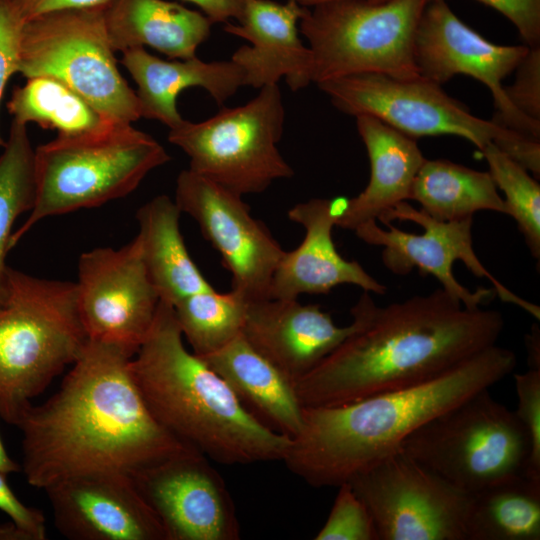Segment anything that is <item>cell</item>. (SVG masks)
I'll return each instance as SVG.
<instances>
[{"mask_svg": "<svg viewBox=\"0 0 540 540\" xmlns=\"http://www.w3.org/2000/svg\"><path fill=\"white\" fill-rule=\"evenodd\" d=\"M355 118L369 158L370 178L361 193L347 199L337 222L338 227L351 231L409 200L413 181L426 159L414 138L372 115Z\"/></svg>", "mask_w": 540, "mask_h": 540, "instance_id": "603a6c76", "label": "cell"}, {"mask_svg": "<svg viewBox=\"0 0 540 540\" xmlns=\"http://www.w3.org/2000/svg\"><path fill=\"white\" fill-rule=\"evenodd\" d=\"M506 17L525 45L540 46V0H477Z\"/></svg>", "mask_w": 540, "mask_h": 540, "instance_id": "8d00e7d4", "label": "cell"}, {"mask_svg": "<svg viewBox=\"0 0 540 540\" xmlns=\"http://www.w3.org/2000/svg\"><path fill=\"white\" fill-rule=\"evenodd\" d=\"M347 198H313L288 210V218L305 229L301 244L285 251L274 272L270 299H297L301 294H328L341 284L384 295L387 288L357 261L343 258L332 239V229L343 214Z\"/></svg>", "mask_w": 540, "mask_h": 540, "instance_id": "d6986e66", "label": "cell"}, {"mask_svg": "<svg viewBox=\"0 0 540 540\" xmlns=\"http://www.w3.org/2000/svg\"><path fill=\"white\" fill-rule=\"evenodd\" d=\"M209 460L190 448L129 475L166 540L240 539L232 495Z\"/></svg>", "mask_w": 540, "mask_h": 540, "instance_id": "e0dca14e", "label": "cell"}, {"mask_svg": "<svg viewBox=\"0 0 540 540\" xmlns=\"http://www.w3.org/2000/svg\"><path fill=\"white\" fill-rule=\"evenodd\" d=\"M24 20L49 12L105 7L110 0H13Z\"/></svg>", "mask_w": 540, "mask_h": 540, "instance_id": "f35d334b", "label": "cell"}, {"mask_svg": "<svg viewBox=\"0 0 540 540\" xmlns=\"http://www.w3.org/2000/svg\"><path fill=\"white\" fill-rule=\"evenodd\" d=\"M104 22L114 52L148 46L170 59L196 56L213 25L200 11L168 0H110Z\"/></svg>", "mask_w": 540, "mask_h": 540, "instance_id": "d4e9b609", "label": "cell"}, {"mask_svg": "<svg viewBox=\"0 0 540 540\" xmlns=\"http://www.w3.org/2000/svg\"><path fill=\"white\" fill-rule=\"evenodd\" d=\"M56 529L72 540H166L129 475L67 478L44 489Z\"/></svg>", "mask_w": 540, "mask_h": 540, "instance_id": "ac0fdd59", "label": "cell"}, {"mask_svg": "<svg viewBox=\"0 0 540 540\" xmlns=\"http://www.w3.org/2000/svg\"><path fill=\"white\" fill-rule=\"evenodd\" d=\"M171 157L151 135L109 122L77 135H58L34 154L35 200L10 239L12 249L41 220L89 209L132 193Z\"/></svg>", "mask_w": 540, "mask_h": 540, "instance_id": "8992f818", "label": "cell"}, {"mask_svg": "<svg viewBox=\"0 0 540 540\" xmlns=\"http://www.w3.org/2000/svg\"><path fill=\"white\" fill-rule=\"evenodd\" d=\"M318 304L298 299L248 301L242 335L293 383L310 372L353 331Z\"/></svg>", "mask_w": 540, "mask_h": 540, "instance_id": "44dd1931", "label": "cell"}, {"mask_svg": "<svg viewBox=\"0 0 540 540\" xmlns=\"http://www.w3.org/2000/svg\"><path fill=\"white\" fill-rule=\"evenodd\" d=\"M378 220L388 229L371 220L354 232L364 242L383 247L382 261L390 272L406 275L417 268L421 274L432 275L440 288L468 309L480 308L497 295L540 319L539 306L509 290L477 257L473 217L438 221L403 201Z\"/></svg>", "mask_w": 540, "mask_h": 540, "instance_id": "7c38bea8", "label": "cell"}, {"mask_svg": "<svg viewBox=\"0 0 540 540\" xmlns=\"http://www.w3.org/2000/svg\"><path fill=\"white\" fill-rule=\"evenodd\" d=\"M528 368L540 369V329L534 324L525 336Z\"/></svg>", "mask_w": 540, "mask_h": 540, "instance_id": "60d3db41", "label": "cell"}, {"mask_svg": "<svg viewBox=\"0 0 540 540\" xmlns=\"http://www.w3.org/2000/svg\"><path fill=\"white\" fill-rule=\"evenodd\" d=\"M334 503L315 540H378L372 516L348 482L337 486Z\"/></svg>", "mask_w": 540, "mask_h": 540, "instance_id": "d6a6232c", "label": "cell"}, {"mask_svg": "<svg viewBox=\"0 0 540 540\" xmlns=\"http://www.w3.org/2000/svg\"><path fill=\"white\" fill-rule=\"evenodd\" d=\"M347 482L368 508L378 540H465L469 493L402 450Z\"/></svg>", "mask_w": 540, "mask_h": 540, "instance_id": "4fadbf2b", "label": "cell"}, {"mask_svg": "<svg viewBox=\"0 0 540 540\" xmlns=\"http://www.w3.org/2000/svg\"><path fill=\"white\" fill-rule=\"evenodd\" d=\"M514 71L513 84L504 86L506 96L518 111L540 121V46L529 47Z\"/></svg>", "mask_w": 540, "mask_h": 540, "instance_id": "e575fe53", "label": "cell"}, {"mask_svg": "<svg viewBox=\"0 0 540 540\" xmlns=\"http://www.w3.org/2000/svg\"><path fill=\"white\" fill-rule=\"evenodd\" d=\"M285 116L279 85L265 86L243 105L199 122L184 119L168 141L188 156L191 171L240 196L262 193L294 175L278 149Z\"/></svg>", "mask_w": 540, "mask_h": 540, "instance_id": "8fae6325", "label": "cell"}, {"mask_svg": "<svg viewBox=\"0 0 540 540\" xmlns=\"http://www.w3.org/2000/svg\"><path fill=\"white\" fill-rule=\"evenodd\" d=\"M86 341L75 283L9 266L0 303V418L17 426L32 400L74 363Z\"/></svg>", "mask_w": 540, "mask_h": 540, "instance_id": "5b68a950", "label": "cell"}, {"mask_svg": "<svg viewBox=\"0 0 540 540\" xmlns=\"http://www.w3.org/2000/svg\"><path fill=\"white\" fill-rule=\"evenodd\" d=\"M304 8L297 0H248L237 23H226V33L250 43L230 58L243 72V86L261 89L284 79L296 92L312 83V52L299 32Z\"/></svg>", "mask_w": 540, "mask_h": 540, "instance_id": "ffe728a7", "label": "cell"}, {"mask_svg": "<svg viewBox=\"0 0 540 540\" xmlns=\"http://www.w3.org/2000/svg\"><path fill=\"white\" fill-rule=\"evenodd\" d=\"M122 53L121 64L137 85L141 118L157 120L169 129L184 120L176 104L183 90L201 87L222 106L243 86V72L231 59L208 62L194 56L164 60L144 47Z\"/></svg>", "mask_w": 540, "mask_h": 540, "instance_id": "7402d4cb", "label": "cell"}, {"mask_svg": "<svg viewBox=\"0 0 540 540\" xmlns=\"http://www.w3.org/2000/svg\"><path fill=\"white\" fill-rule=\"evenodd\" d=\"M540 479L519 473L469 493L465 540H539Z\"/></svg>", "mask_w": 540, "mask_h": 540, "instance_id": "4316f807", "label": "cell"}, {"mask_svg": "<svg viewBox=\"0 0 540 540\" xmlns=\"http://www.w3.org/2000/svg\"><path fill=\"white\" fill-rule=\"evenodd\" d=\"M248 301L231 289L194 293L173 308L183 338L198 357L209 355L242 334Z\"/></svg>", "mask_w": 540, "mask_h": 540, "instance_id": "4dcf8cb0", "label": "cell"}, {"mask_svg": "<svg viewBox=\"0 0 540 540\" xmlns=\"http://www.w3.org/2000/svg\"><path fill=\"white\" fill-rule=\"evenodd\" d=\"M17 73L52 77L104 118L132 124L141 118L136 92L121 74L104 22V7L45 13L25 20Z\"/></svg>", "mask_w": 540, "mask_h": 540, "instance_id": "9c48e42d", "label": "cell"}, {"mask_svg": "<svg viewBox=\"0 0 540 540\" xmlns=\"http://www.w3.org/2000/svg\"><path fill=\"white\" fill-rule=\"evenodd\" d=\"M347 115H372L412 138L454 135L482 150L493 143L529 172L540 171V142L494 120L473 115L440 84L418 76L401 79L365 73L317 84Z\"/></svg>", "mask_w": 540, "mask_h": 540, "instance_id": "52a82bcc", "label": "cell"}, {"mask_svg": "<svg viewBox=\"0 0 540 540\" xmlns=\"http://www.w3.org/2000/svg\"><path fill=\"white\" fill-rule=\"evenodd\" d=\"M19 471H22L21 465L8 455L0 436V472L8 475Z\"/></svg>", "mask_w": 540, "mask_h": 540, "instance_id": "b9f144b4", "label": "cell"}, {"mask_svg": "<svg viewBox=\"0 0 540 540\" xmlns=\"http://www.w3.org/2000/svg\"><path fill=\"white\" fill-rule=\"evenodd\" d=\"M197 6L213 24L228 23L241 17L248 0H181Z\"/></svg>", "mask_w": 540, "mask_h": 540, "instance_id": "ab89813d", "label": "cell"}, {"mask_svg": "<svg viewBox=\"0 0 540 540\" xmlns=\"http://www.w3.org/2000/svg\"><path fill=\"white\" fill-rule=\"evenodd\" d=\"M517 395L516 416L530 439L531 450L526 473L540 479V369L528 368L514 374Z\"/></svg>", "mask_w": 540, "mask_h": 540, "instance_id": "836d02e7", "label": "cell"}, {"mask_svg": "<svg viewBox=\"0 0 540 540\" xmlns=\"http://www.w3.org/2000/svg\"><path fill=\"white\" fill-rule=\"evenodd\" d=\"M515 353L494 344L418 385L336 406L303 407L282 459L307 484L337 487L401 450L423 424L514 370Z\"/></svg>", "mask_w": 540, "mask_h": 540, "instance_id": "3957f363", "label": "cell"}, {"mask_svg": "<svg viewBox=\"0 0 540 540\" xmlns=\"http://www.w3.org/2000/svg\"><path fill=\"white\" fill-rule=\"evenodd\" d=\"M200 358L226 381L243 406L262 424L290 439L299 432L303 406L294 383L242 334Z\"/></svg>", "mask_w": 540, "mask_h": 540, "instance_id": "cb8c5ba5", "label": "cell"}, {"mask_svg": "<svg viewBox=\"0 0 540 540\" xmlns=\"http://www.w3.org/2000/svg\"><path fill=\"white\" fill-rule=\"evenodd\" d=\"M174 200L219 253L231 274L232 290L247 301L268 299L285 251L266 225L252 216L242 196L186 169L177 177Z\"/></svg>", "mask_w": 540, "mask_h": 540, "instance_id": "9a60e30c", "label": "cell"}, {"mask_svg": "<svg viewBox=\"0 0 540 540\" xmlns=\"http://www.w3.org/2000/svg\"><path fill=\"white\" fill-rule=\"evenodd\" d=\"M401 450L472 493L526 472L531 444L514 410L483 389L423 424Z\"/></svg>", "mask_w": 540, "mask_h": 540, "instance_id": "30bf717a", "label": "cell"}, {"mask_svg": "<svg viewBox=\"0 0 540 540\" xmlns=\"http://www.w3.org/2000/svg\"><path fill=\"white\" fill-rule=\"evenodd\" d=\"M6 107L18 122H34L58 135H77L112 122L68 86L47 76L27 78L24 85L14 87Z\"/></svg>", "mask_w": 540, "mask_h": 540, "instance_id": "f1b7e54d", "label": "cell"}, {"mask_svg": "<svg viewBox=\"0 0 540 540\" xmlns=\"http://www.w3.org/2000/svg\"><path fill=\"white\" fill-rule=\"evenodd\" d=\"M429 1L338 0L305 7L299 32L312 52V83L365 73L420 76L414 40Z\"/></svg>", "mask_w": 540, "mask_h": 540, "instance_id": "ba28073f", "label": "cell"}, {"mask_svg": "<svg viewBox=\"0 0 540 540\" xmlns=\"http://www.w3.org/2000/svg\"><path fill=\"white\" fill-rule=\"evenodd\" d=\"M75 284L87 339L117 345L134 356L160 303L137 236L118 249L98 247L82 253Z\"/></svg>", "mask_w": 540, "mask_h": 540, "instance_id": "5bb4252c", "label": "cell"}, {"mask_svg": "<svg viewBox=\"0 0 540 540\" xmlns=\"http://www.w3.org/2000/svg\"><path fill=\"white\" fill-rule=\"evenodd\" d=\"M353 331L294 387L303 407L336 406L433 379L497 343L505 321L442 288L378 306L364 291Z\"/></svg>", "mask_w": 540, "mask_h": 540, "instance_id": "7a4b0ae2", "label": "cell"}, {"mask_svg": "<svg viewBox=\"0 0 540 540\" xmlns=\"http://www.w3.org/2000/svg\"><path fill=\"white\" fill-rule=\"evenodd\" d=\"M489 173L504 193L507 215L517 223L531 255L540 258V185L529 171L493 143L480 150Z\"/></svg>", "mask_w": 540, "mask_h": 540, "instance_id": "1f68e13d", "label": "cell"}, {"mask_svg": "<svg viewBox=\"0 0 540 540\" xmlns=\"http://www.w3.org/2000/svg\"><path fill=\"white\" fill-rule=\"evenodd\" d=\"M409 199L438 221L473 217L489 210L507 215L503 198L489 172L446 159H425L410 190Z\"/></svg>", "mask_w": 540, "mask_h": 540, "instance_id": "83f0119b", "label": "cell"}, {"mask_svg": "<svg viewBox=\"0 0 540 540\" xmlns=\"http://www.w3.org/2000/svg\"><path fill=\"white\" fill-rule=\"evenodd\" d=\"M130 369L154 418L210 460L224 465L282 461L290 438L256 419L226 381L187 350L173 306L160 301Z\"/></svg>", "mask_w": 540, "mask_h": 540, "instance_id": "277c9868", "label": "cell"}, {"mask_svg": "<svg viewBox=\"0 0 540 540\" xmlns=\"http://www.w3.org/2000/svg\"><path fill=\"white\" fill-rule=\"evenodd\" d=\"M529 49L527 45H498L466 25L446 0H430L418 24L414 60L421 76L440 85L456 75H466L491 92L497 123L540 138V121L527 117L509 101L503 80Z\"/></svg>", "mask_w": 540, "mask_h": 540, "instance_id": "2e32d148", "label": "cell"}, {"mask_svg": "<svg viewBox=\"0 0 540 540\" xmlns=\"http://www.w3.org/2000/svg\"><path fill=\"white\" fill-rule=\"evenodd\" d=\"M330 1H338V0H297V2L301 6L306 7V8H309V7H312L321 3L330 2ZM364 1H367L373 4H383L392 0H364Z\"/></svg>", "mask_w": 540, "mask_h": 540, "instance_id": "7bdbcfd3", "label": "cell"}, {"mask_svg": "<svg viewBox=\"0 0 540 540\" xmlns=\"http://www.w3.org/2000/svg\"><path fill=\"white\" fill-rule=\"evenodd\" d=\"M6 476L0 472V510L10 518L13 524L27 533L31 540H45L47 528L43 513L26 506L18 499L8 485Z\"/></svg>", "mask_w": 540, "mask_h": 540, "instance_id": "74e56055", "label": "cell"}, {"mask_svg": "<svg viewBox=\"0 0 540 540\" xmlns=\"http://www.w3.org/2000/svg\"><path fill=\"white\" fill-rule=\"evenodd\" d=\"M132 357L87 339L60 388L24 412L17 427L28 484L44 490L71 477L130 475L193 448L154 418L133 379Z\"/></svg>", "mask_w": 540, "mask_h": 540, "instance_id": "6da1fadb", "label": "cell"}, {"mask_svg": "<svg viewBox=\"0 0 540 540\" xmlns=\"http://www.w3.org/2000/svg\"><path fill=\"white\" fill-rule=\"evenodd\" d=\"M24 21L13 0H0V103L9 79L17 73L18 46ZM5 143L0 134V147Z\"/></svg>", "mask_w": 540, "mask_h": 540, "instance_id": "d590c367", "label": "cell"}, {"mask_svg": "<svg viewBox=\"0 0 540 540\" xmlns=\"http://www.w3.org/2000/svg\"><path fill=\"white\" fill-rule=\"evenodd\" d=\"M182 212L175 200L158 195L136 212L143 262L160 301L174 306L213 288L191 258L180 231Z\"/></svg>", "mask_w": 540, "mask_h": 540, "instance_id": "484cf974", "label": "cell"}, {"mask_svg": "<svg viewBox=\"0 0 540 540\" xmlns=\"http://www.w3.org/2000/svg\"><path fill=\"white\" fill-rule=\"evenodd\" d=\"M0 155V303L6 297V256L16 219L30 212L35 200L34 154L27 125L13 119Z\"/></svg>", "mask_w": 540, "mask_h": 540, "instance_id": "f546056e", "label": "cell"}]
</instances>
